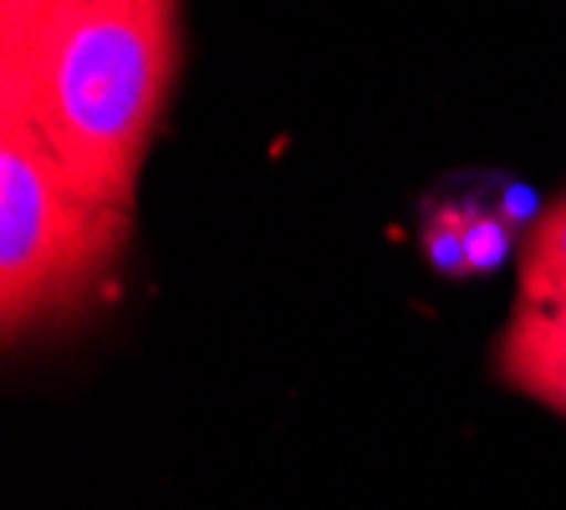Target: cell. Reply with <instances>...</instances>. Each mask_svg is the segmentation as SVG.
Returning <instances> with one entry per match:
<instances>
[{"label":"cell","mask_w":566,"mask_h":510,"mask_svg":"<svg viewBox=\"0 0 566 510\" xmlns=\"http://www.w3.org/2000/svg\"><path fill=\"white\" fill-rule=\"evenodd\" d=\"M62 6H72V0H0V31H21L41 15L62 11Z\"/></svg>","instance_id":"obj_5"},{"label":"cell","mask_w":566,"mask_h":510,"mask_svg":"<svg viewBox=\"0 0 566 510\" xmlns=\"http://www.w3.org/2000/svg\"><path fill=\"white\" fill-rule=\"evenodd\" d=\"M515 301L521 306H556L566 301V195L536 215L521 240L515 266Z\"/></svg>","instance_id":"obj_4"},{"label":"cell","mask_w":566,"mask_h":510,"mask_svg":"<svg viewBox=\"0 0 566 510\" xmlns=\"http://www.w3.org/2000/svg\"><path fill=\"white\" fill-rule=\"evenodd\" d=\"M490 363L511 393L566 419V301H556V306H521L515 301Z\"/></svg>","instance_id":"obj_3"},{"label":"cell","mask_w":566,"mask_h":510,"mask_svg":"<svg viewBox=\"0 0 566 510\" xmlns=\"http://www.w3.org/2000/svg\"><path fill=\"white\" fill-rule=\"evenodd\" d=\"M179 66V0H72L0 31V118L27 123L82 195L133 210Z\"/></svg>","instance_id":"obj_1"},{"label":"cell","mask_w":566,"mask_h":510,"mask_svg":"<svg viewBox=\"0 0 566 510\" xmlns=\"http://www.w3.org/2000/svg\"><path fill=\"white\" fill-rule=\"evenodd\" d=\"M133 210L82 195L41 138L0 118V332L62 327L118 275Z\"/></svg>","instance_id":"obj_2"}]
</instances>
